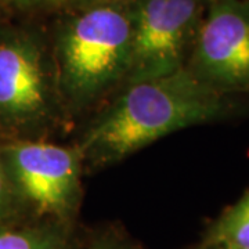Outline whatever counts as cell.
I'll list each match as a JSON object with an SVG mask.
<instances>
[{
    "label": "cell",
    "mask_w": 249,
    "mask_h": 249,
    "mask_svg": "<svg viewBox=\"0 0 249 249\" xmlns=\"http://www.w3.org/2000/svg\"><path fill=\"white\" fill-rule=\"evenodd\" d=\"M234 108L230 96L209 89L184 68L124 85L90 122L75 147L85 169H101L169 134L224 119Z\"/></svg>",
    "instance_id": "obj_1"
},
{
    "label": "cell",
    "mask_w": 249,
    "mask_h": 249,
    "mask_svg": "<svg viewBox=\"0 0 249 249\" xmlns=\"http://www.w3.org/2000/svg\"><path fill=\"white\" fill-rule=\"evenodd\" d=\"M130 0H86L49 43L67 115L90 109L126 83L132 62Z\"/></svg>",
    "instance_id": "obj_2"
},
{
    "label": "cell",
    "mask_w": 249,
    "mask_h": 249,
    "mask_svg": "<svg viewBox=\"0 0 249 249\" xmlns=\"http://www.w3.org/2000/svg\"><path fill=\"white\" fill-rule=\"evenodd\" d=\"M67 116L50 45L28 32L0 36V126L39 140Z\"/></svg>",
    "instance_id": "obj_3"
},
{
    "label": "cell",
    "mask_w": 249,
    "mask_h": 249,
    "mask_svg": "<svg viewBox=\"0 0 249 249\" xmlns=\"http://www.w3.org/2000/svg\"><path fill=\"white\" fill-rule=\"evenodd\" d=\"M208 1L130 0L132 62L124 85L184 70Z\"/></svg>",
    "instance_id": "obj_4"
},
{
    "label": "cell",
    "mask_w": 249,
    "mask_h": 249,
    "mask_svg": "<svg viewBox=\"0 0 249 249\" xmlns=\"http://www.w3.org/2000/svg\"><path fill=\"white\" fill-rule=\"evenodd\" d=\"M14 194L39 214L62 219L78 204L83 160L76 147L45 140H14L0 147Z\"/></svg>",
    "instance_id": "obj_5"
},
{
    "label": "cell",
    "mask_w": 249,
    "mask_h": 249,
    "mask_svg": "<svg viewBox=\"0 0 249 249\" xmlns=\"http://www.w3.org/2000/svg\"><path fill=\"white\" fill-rule=\"evenodd\" d=\"M186 70L223 96L249 91V0H209Z\"/></svg>",
    "instance_id": "obj_6"
},
{
    "label": "cell",
    "mask_w": 249,
    "mask_h": 249,
    "mask_svg": "<svg viewBox=\"0 0 249 249\" xmlns=\"http://www.w3.org/2000/svg\"><path fill=\"white\" fill-rule=\"evenodd\" d=\"M204 244L249 248V191L227 208L209 227Z\"/></svg>",
    "instance_id": "obj_7"
},
{
    "label": "cell",
    "mask_w": 249,
    "mask_h": 249,
    "mask_svg": "<svg viewBox=\"0 0 249 249\" xmlns=\"http://www.w3.org/2000/svg\"><path fill=\"white\" fill-rule=\"evenodd\" d=\"M0 249H67V237L58 226L0 230Z\"/></svg>",
    "instance_id": "obj_8"
},
{
    "label": "cell",
    "mask_w": 249,
    "mask_h": 249,
    "mask_svg": "<svg viewBox=\"0 0 249 249\" xmlns=\"http://www.w3.org/2000/svg\"><path fill=\"white\" fill-rule=\"evenodd\" d=\"M6 6L18 11H47L83 3L86 0H1Z\"/></svg>",
    "instance_id": "obj_9"
},
{
    "label": "cell",
    "mask_w": 249,
    "mask_h": 249,
    "mask_svg": "<svg viewBox=\"0 0 249 249\" xmlns=\"http://www.w3.org/2000/svg\"><path fill=\"white\" fill-rule=\"evenodd\" d=\"M13 198H14V191L10 184L9 176L3 166V162L0 160V219L10 211Z\"/></svg>",
    "instance_id": "obj_10"
},
{
    "label": "cell",
    "mask_w": 249,
    "mask_h": 249,
    "mask_svg": "<svg viewBox=\"0 0 249 249\" xmlns=\"http://www.w3.org/2000/svg\"><path fill=\"white\" fill-rule=\"evenodd\" d=\"M90 249H124L121 245H118L116 242H114V241H100V242H97V244H94L93 247Z\"/></svg>",
    "instance_id": "obj_11"
},
{
    "label": "cell",
    "mask_w": 249,
    "mask_h": 249,
    "mask_svg": "<svg viewBox=\"0 0 249 249\" xmlns=\"http://www.w3.org/2000/svg\"><path fill=\"white\" fill-rule=\"evenodd\" d=\"M201 249H249V248L232 247V245H224V244H202Z\"/></svg>",
    "instance_id": "obj_12"
}]
</instances>
